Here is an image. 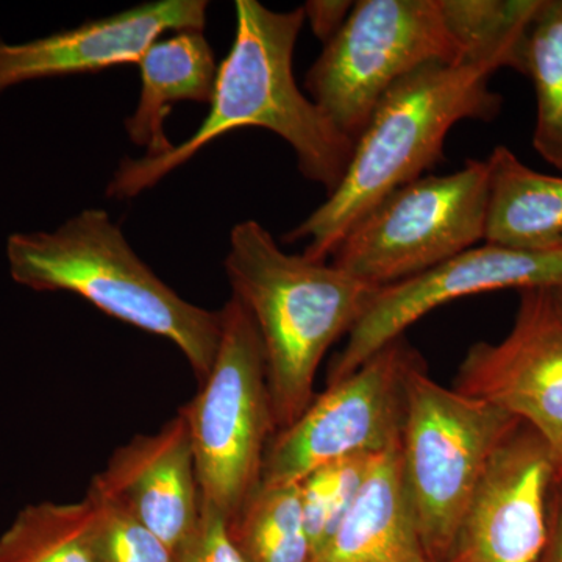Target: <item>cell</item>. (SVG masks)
<instances>
[{
  "label": "cell",
  "mask_w": 562,
  "mask_h": 562,
  "mask_svg": "<svg viewBox=\"0 0 562 562\" xmlns=\"http://www.w3.org/2000/svg\"><path fill=\"white\" fill-rule=\"evenodd\" d=\"M235 11V41L217 69L201 127L161 157L124 158L110 181L109 198H135L213 140L244 127L276 133L294 150L306 180L324 187L327 194L338 188L355 140L339 132L295 83L292 58L305 24L303 7L280 13L257 0H236Z\"/></svg>",
  "instance_id": "cell-1"
},
{
  "label": "cell",
  "mask_w": 562,
  "mask_h": 562,
  "mask_svg": "<svg viewBox=\"0 0 562 562\" xmlns=\"http://www.w3.org/2000/svg\"><path fill=\"white\" fill-rule=\"evenodd\" d=\"M497 70L469 57L430 63L392 85L358 136L338 188L283 241H306L303 257L327 261L383 199L442 161L443 143L458 122H490L501 114L503 98L490 87Z\"/></svg>",
  "instance_id": "cell-2"
},
{
  "label": "cell",
  "mask_w": 562,
  "mask_h": 562,
  "mask_svg": "<svg viewBox=\"0 0 562 562\" xmlns=\"http://www.w3.org/2000/svg\"><path fill=\"white\" fill-rule=\"evenodd\" d=\"M233 297L260 333L277 431L313 402L322 358L368 312L379 286L290 255L257 221L235 225L224 261Z\"/></svg>",
  "instance_id": "cell-3"
},
{
  "label": "cell",
  "mask_w": 562,
  "mask_h": 562,
  "mask_svg": "<svg viewBox=\"0 0 562 562\" xmlns=\"http://www.w3.org/2000/svg\"><path fill=\"white\" fill-rule=\"evenodd\" d=\"M11 279L35 291H66L139 330L179 347L198 376H209L220 349L221 312L180 297L133 251L109 213L81 211L54 232L13 233Z\"/></svg>",
  "instance_id": "cell-4"
},
{
  "label": "cell",
  "mask_w": 562,
  "mask_h": 562,
  "mask_svg": "<svg viewBox=\"0 0 562 562\" xmlns=\"http://www.w3.org/2000/svg\"><path fill=\"white\" fill-rule=\"evenodd\" d=\"M522 422L490 402L409 373L398 458L406 497L432 562H446L492 454Z\"/></svg>",
  "instance_id": "cell-5"
},
{
  "label": "cell",
  "mask_w": 562,
  "mask_h": 562,
  "mask_svg": "<svg viewBox=\"0 0 562 562\" xmlns=\"http://www.w3.org/2000/svg\"><path fill=\"white\" fill-rule=\"evenodd\" d=\"M221 319L220 349L209 376L180 414L190 431L201 498L232 527L260 490L277 425L257 325L233 295Z\"/></svg>",
  "instance_id": "cell-6"
},
{
  "label": "cell",
  "mask_w": 562,
  "mask_h": 562,
  "mask_svg": "<svg viewBox=\"0 0 562 562\" xmlns=\"http://www.w3.org/2000/svg\"><path fill=\"white\" fill-rule=\"evenodd\" d=\"M443 0H360L335 38L324 44L305 90L351 140L384 92L430 63L465 60Z\"/></svg>",
  "instance_id": "cell-7"
},
{
  "label": "cell",
  "mask_w": 562,
  "mask_h": 562,
  "mask_svg": "<svg viewBox=\"0 0 562 562\" xmlns=\"http://www.w3.org/2000/svg\"><path fill=\"white\" fill-rule=\"evenodd\" d=\"M487 162L398 188L333 251L331 265L373 286L413 279L484 241Z\"/></svg>",
  "instance_id": "cell-8"
},
{
  "label": "cell",
  "mask_w": 562,
  "mask_h": 562,
  "mask_svg": "<svg viewBox=\"0 0 562 562\" xmlns=\"http://www.w3.org/2000/svg\"><path fill=\"white\" fill-rule=\"evenodd\" d=\"M422 357L405 336L313 398L266 450L261 486L299 484L321 465L401 447L409 373Z\"/></svg>",
  "instance_id": "cell-9"
},
{
  "label": "cell",
  "mask_w": 562,
  "mask_h": 562,
  "mask_svg": "<svg viewBox=\"0 0 562 562\" xmlns=\"http://www.w3.org/2000/svg\"><path fill=\"white\" fill-rule=\"evenodd\" d=\"M562 288V249L517 250L479 244L430 271L380 288L328 369L335 383L361 368L420 317L446 303L502 290Z\"/></svg>",
  "instance_id": "cell-10"
},
{
  "label": "cell",
  "mask_w": 562,
  "mask_h": 562,
  "mask_svg": "<svg viewBox=\"0 0 562 562\" xmlns=\"http://www.w3.org/2000/svg\"><path fill=\"white\" fill-rule=\"evenodd\" d=\"M454 390L528 425L562 473V310L552 290L520 291L512 330L502 341L473 344Z\"/></svg>",
  "instance_id": "cell-11"
},
{
  "label": "cell",
  "mask_w": 562,
  "mask_h": 562,
  "mask_svg": "<svg viewBox=\"0 0 562 562\" xmlns=\"http://www.w3.org/2000/svg\"><path fill=\"white\" fill-rule=\"evenodd\" d=\"M558 475L549 446L520 424L492 454L446 562H539Z\"/></svg>",
  "instance_id": "cell-12"
},
{
  "label": "cell",
  "mask_w": 562,
  "mask_h": 562,
  "mask_svg": "<svg viewBox=\"0 0 562 562\" xmlns=\"http://www.w3.org/2000/svg\"><path fill=\"white\" fill-rule=\"evenodd\" d=\"M206 0H157L31 43L0 40V94L27 81L138 65L166 32L203 31Z\"/></svg>",
  "instance_id": "cell-13"
},
{
  "label": "cell",
  "mask_w": 562,
  "mask_h": 562,
  "mask_svg": "<svg viewBox=\"0 0 562 562\" xmlns=\"http://www.w3.org/2000/svg\"><path fill=\"white\" fill-rule=\"evenodd\" d=\"M90 486L132 514L176 550L201 513V491L187 420L181 414L154 435L114 450Z\"/></svg>",
  "instance_id": "cell-14"
},
{
  "label": "cell",
  "mask_w": 562,
  "mask_h": 562,
  "mask_svg": "<svg viewBox=\"0 0 562 562\" xmlns=\"http://www.w3.org/2000/svg\"><path fill=\"white\" fill-rule=\"evenodd\" d=\"M312 562H432L406 497L398 449L376 458L341 527Z\"/></svg>",
  "instance_id": "cell-15"
},
{
  "label": "cell",
  "mask_w": 562,
  "mask_h": 562,
  "mask_svg": "<svg viewBox=\"0 0 562 562\" xmlns=\"http://www.w3.org/2000/svg\"><path fill=\"white\" fill-rule=\"evenodd\" d=\"M138 66L143 88L125 131L133 144L146 149L144 157H161L173 147L165 133L172 103H210L220 66L203 31L176 32L155 41Z\"/></svg>",
  "instance_id": "cell-16"
},
{
  "label": "cell",
  "mask_w": 562,
  "mask_h": 562,
  "mask_svg": "<svg viewBox=\"0 0 562 562\" xmlns=\"http://www.w3.org/2000/svg\"><path fill=\"white\" fill-rule=\"evenodd\" d=\"M487 162L484 241L517 250L561 249L562 177L528 168L506 146Z\"/></svg>",
  "instance_id": "cell-17"
},
{
  "label": "cell",
  "mask_w": 562,
  "mask_h": 562,
  "mask_svg": "<svg viewBox=\"0 0 562 562\" xmlns=\"http://www.w3.org/2000/svg\"><path fill=\"white\" fill-rule=\"evenodd\" d=\"M524 76L536 92L532 147L562 172V0H541L524 43Z\"/></svg>",
  "instance_id": "cell-18"
},
{
  "label": "cell",
  "mask_w": 562,
  "mask_h": 562,
  "mask_svg": "<svg viewBox=\"0 0 562 562\" xmlns=\"http://www.w3.org/2000/svg\"><path fill=\"white\" fill-rule=\"evenodd\" d=\"M88 525L85 498L25 506L0 536V562H95Z\"/></svg>",
  "instance_id": "cell-19"
},
{
  "label": "cell",
  "mask_w": 562,
  "mask_h": 562,
  "mask_svg": "<svg viewBox=\"0 0 562 562\" xmlns=\"http://www.w3.org/2000/svg\"><path fill=\"white\" fill-rule=\"evenodd\" d=\"M249 562H312L299 484L260 486L232 525Z\"/></svg>",
  "instance_id": "cell-20"
},
{
  "label": "cell",
  "mask_w": 562,
  "mask_h": 562,
  "mask_svg": "<svg viewBox=\"0 0 562 562\" xmlns=\"http://www.w3.org/2000/svg\"><path fill=\"white\" fill-rule=\"evenodd\" d=\"M379 457H353L330 462L308 473L299 483L303 522L312 543L313 558L341 527Z\"/></svg>",
  "instance_id": "cell-21"
},
{
  "label": "cell",
  "mask_w": 562,
  "mask_h": 562,
  "mask_svg": "<svg viewBox=\"0 0 562 562\" xmlns=\"http://www.w3.org/2000/svg\"><path fill=\"white\" fill-rule=\"evenodd\" d=\"M85 501L95 562H173L172 550L117 503L91 486Z\"/></svg>",
  "instance_id": "cell-22"
},
{
  "label": "cell",
  "mask_w": 562,
  "mask_h": 562,
  "mask_svg": "<svg viewBox=\"0 0 562 562\" xmlns=\"http://www.w3.org/2000/svg\"><path fill=\"white\" fill-rule=\"evenodd\" d=\"M173 562H249L233 536L227 517L201 498L198 522L173 550Z\"/></svg>",
  "instance_id": "cell-23"
},
{
  "label": "cell",
  "mask_w": 562,
  "mask_h": 562,
  "mask_svg": "<svg viewBox=\"0 0 562 562\" xmlns=\"http://www.w3.org/2000/svg\"><path fill=\"white\" fill-rule=\"evenodd\" d=\"M355 2L349 0H312L303 7L305 21L312 25V31L317 40L327 44L341 31L347 18L353 10Z\"/></svg>",
  "instance_id": "cell-24"
},
{
  "label": "cell",
  "mask_w": 562,
  "mask_h": 562,
  "mask_svg": "<svg viewBox=\"0 0 562 562\" xmlns=\"http://www.w3.org/2000/svg\"><path fill=\"white\" fill-rule=\"evenodd\" d=\"M539 562H562V479L558 475L550 502L549 541Z\"/></svg>",
  "instance_id": "cell-25"
},
{
  "label": "cell",
  "mask_w": 562,
  "mask_h": 562,
  "mask_svg": "<svg viewBox=\"0 0 562 562\" xmlns=\"http://www.w3.org/2000/svg\"><path fill=\"white\" fill-rule=\"evenodd\" d=\"M554 301L558 302V305H560V308L562 310V288H558V290H552Z\"/></svg>",
  "instance_id": "cell-26"
},
{
  "label": "cell",
  "mask_w": 562,
  "mask_h": 562,
  "mask_svg": "<svg viewBox=\"0 0 562 562\" xmlns=\"http://www.w3.org/2000/svg\"><path fill=\"white\" fill-rule=\"evenodd\" d=\"M560 247H561V249H562V239H561V244H560Z\"/></svg>",
  "instance_id": "cell-27"
},
{
  "label": "cell",
  "mask_w": 562,
  "mask_h": 562,
  "mask_svg": "<svg viewBox=\"0 0 562 562\" xmlns=\"http://www.w3.org/2000/svg\"><path fill=\"white\" fill-rule=\"evenodd\" d=\"M560 476H561V479H562V473H560Z\"/></svg>",
  "instance_id": "cell-28"
}]
</instances>
